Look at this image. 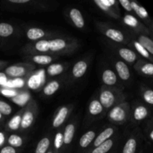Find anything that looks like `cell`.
<instances>
[{"label":"cell","instance_id":"6da1fadb","mask_svg":"<svg viewBox=\"0 0 153 153\" xmlns=\"http://www.w3.org/2000/svg\"><path fill=\"white\" fill-rule=\"evenodd\" d=\"M127 106H115L109 112V118L114 122H123L127 117Z\"/></svg>","mask_w":153,"mask_h":153},{"label":"cell","instance_id":"7a4b0ae2","mask_svg":"<svg viewBox=\"0 0 153 153\" xmlns=\"http://www.w3.org/2000/svg\"><path fill=\"white\" fill-rule=\"evenodd\" d=\"M150 109L149 108V106L142 104L137 105L133 111V119L135 122H141L147 119L148 117L150 115Z\"/></svg>","mask_w":153,"mask_h":153},{"label":"cell","instance_id":"3957f363","mask_svg":"<svg viewBox=\"0 0 153 153\" xmlns=\"http://www.w3.org/2000/svg\"><path fill=\"white\" fill-rule=\"evenodd\" d=\"M131 9H132V11H134V13H136V15H137L141 20H143V22H145L146 23H150L151 25V18L150 16H149L148 11L146 10V8H145L143 6L140 5L139 3H137V1H131Z\"/></svg>","mask_w":153,"mask_h":153},{"label":"cell","instance_id":"277c9868","mask_svg":"<svg viewBox=\"0 0 153 153\" xmlns=\"http://www.w3.org/2000/svg\"><path fill=\"white\" fill-rule=\"evenodd\" d=\"M137 71L143 76L153 79V63L144 60L139 61L136 65Z\"/></svg>","mask_w":153,"mask_h":153},{"label":"cell","instance_id":"5b68a950","mask_svg":"<svg viewBox=\"0 0 153 153\" xmlns=\"http://www.w3.org/2000/svg\"><path fill=\"white\" fill-rule=\"evenodd\" d=\"M100 102L103 108H109L111 107L115 102V96L113 93L108 90L102 91L100 96Z\"/></svg>","mask_w":153,"mask_h":153},{"label":"cell","instance_id":"8992f818","mask_svg":"<svg viewBox=\"0 0 153 153\" xmlns=\"http://www.w3.org/2000/svg\"><path fill=\"white\" fill-rule=\"evenodd\" d=\"M116 70L119 75L120 78L123 81H127L131 77V73H130L129 68L123 61H117L116 63Z\"/></svg>","mask_w":153,"mask_h":153},{"label":"cell","instance_id":"52a82bcc","mask_svg":"<svg viewBox=\"0 0 153 153\" xmlns=\"http://www.w3.org/2000/svg\"><path fill=\"white\" fill-rule=\"evenodd\" d=\"M119 55L124 61L129 64H132L137 61V53L128 48H121L119 50Z\"/></svg>","mask_w":153,"mask_h":153},{"label":"cell","instance_id":"ba28073f","mask_svg":"<svg viewBox=\"0 0 153 153\" xmlns=\"http://www.w3.org/2000/svg\"><path fill=\"white\" fill-rule=\"evenodd\" d=\"M4 73L6 76H8L10 77L19 78L23 76L26 73V70L22 66L13 65L6 68Z\"/></svg>","mask_w":153,"mask_h":153},{"label":"cell","instance_id":"9c48e42d","mask_svg":"<svg viewBox=\"0 0 153 153\" xmlns=\"http://www.w3.org/2000/svg\"><path fill=\"white\" fill-rule=\"evenodd\" d=\"M70 16L74 25L78 28H82L85 26V20L80 10L77 8H73L70 11Z\"/></svg>","mask_w":153,"mask_h":153},{"label":"cell","instance_id":"30bf717a","mask_svg":"<svg viewBox=\"0 0 153 153\" xmlns=\"http://www.w3.org/2000/svg\"><path fill=\"white\" fill-rule=\"evenodd\" d=\"M68 114V108L67 107H62L59 109L58 114L54 118V120L52 122V126L55 128H58L60 126L62 125L67 118Z\"/></svg>","mask_w":153,"mask_h":153},{"label":"cell","instance_id":"8fae6325","mask_svg":"<svg viewBox=\"0 0 153 153\" xmlns=\"http://www.w3.org/2000/svg\"><path fill=\"white\" fill-rule=\"evenodd\" d=\"M114 134V128H107L102 131V132L100 133L97 137H96L95 140H94V146L97 147L98 146H100V144H102V143H104L106 140H109L111 137Z\"/></svg>","mask_w":153,"mask_h":153},{"label":"cell","instance_id":"7c38bea8","mask_svg":"<svg viewBox=\"0 0 153 153\" xmlns=\"http://www.w3.org/2000/svg\"><path fill=\"white\" fill-rule=\"evenodd\" d=\"M88 69V64L85 61H78L73 68V75L75 78L79 79L85 74Z\"/></svg>","mask_w":153,"mask_h":153},{"label":"cell","instance_id":"4fadbf2b","mask_svg":"<svg viewBox=\"0 0 153 153\" xmlns=\"http://www.w3.org/2000/svg\"><path fill=\"white\" fill-rule=\"evenodd\" d=\"M138 146V140L136 137H131L127 140L123 149V153H136Z\"/></svg>","mask_w":153,"mask_h":153},{"label":"cell","instance_id":"5bb4252c","mask_svg":"<svg viewBox=\"0 0 153 153\" xmlns=\"http://www.w3.org/2000/svg\"><path fill=\"white\" fill-rule=\"evenodd\" d=\"M106 37L117 43H122L125 40L124 34L120 31L115 28H108L105 31Z\"/></svg>","mask_w":153,"mask_h":153},{"label":"cell","instance_id":"9a60e30c","mask_svg":"<svg viewBox=\"0 0 153 153\" xmlns=\"http://www.w3.org/2000/svg\"><path fill=\"white\" fill-rule=\"evenodd\" d=\"M132 43L136 52H137L140 56L143 57L144 59L148 60V61H150V62L153 63L152 55H151L149 53V52H148V51L146 50V49H145L138 41H137V40H133Z\"/></svg>","mask_w":153,"mask_h":153},{"label":"cell","instance_id":"2e32d148","mask_svg":"<svg viewBox=\"0 0 153 153\" xmlns=\"http://www.w3.org/2000/svg\"><path fill=\"white\" fill-rule=\"evenodd\" d=\"M117 76L111 70H105L102 73V81L106 85H114L116 84Z\"/></svg>","mask_w":153,"mask_h":153},{"label":"cell","instance_id":"e0dca14e","mask_svg":"<svg viewBox=\"0 0 153 153\" xmlns=\"http://www.w3.org/2000/svg\"><path fill=\"white\" fill-rule=\"evenodd\" d=\"M141 97L146 105L153 108V88L147 87L142 88Z\"/></svg>","mask_w":153,"mask_h":153},{"label":"cell","instance_id":"ac0fdd59","mask_svg":"<svg viewBox=\"0 0 153 153\" xmlns=\"http://www.w3.org/2000/svg\"><path fill=\"white\" fill-rule=\"evenodd\" d=\"M96 137V134L94 131H88L82 136L79 140V145L81 147L86 148L92 143Z\"/></svg>","mask_w":153,"mask_h":153},{"label":"cell","instance_id":"d6986e66","mask_svg":"<svg viewBox=\"0 0 153 153\" xmlns=\"http://www.w3.org/2000/svg\"><path fill=\"white\" fill-rule=\"evenodd\" d=\"M26 36L29 40H37L44 37L45 32L41 28H31L27 31Z\"/></svg>","mask_w":153,"mask_h":153},{"label":"cell","instance_id":"ffe728a7","mask_svg":"<svg viewBox=\"0 0 153 153\" xmlns=\"http://www.w3.org/2000/svg\"><path fill=\"white\" fill-rule=\"evenodd\" d=\"M49 46L50 51L58 52L64 49L67 46V43L65 40L62 39H55V40H49Z\"/></svg>","mask_w":153,"mask_h":153},{"label":"cell","instance_id":"44dd1931","mask_svg":"<svg viewBox=\"0 0 153 153\" xmlns=\"http://www.w3.org/2000/svg\"><path fill=\"white\" fill-rule=\"evenodd\" d=\"M75 126L73 124H69L66 126L64 129V143L70 144L73 140L75 134Z\"/></svg>","mask_w":153,"mask_h":153},{"label":"cell","instance_id":"7402d4cb","mask_svg":"<svg viewBox=\"0 0 153 153\" xmlns=\"http://www.w3.org/2000/svg\"><path fill=\"white\" fill-rule=\"evenodd\" d=\"M34 121V114L31 111H26L22 117L20 126L24 129L29 128Z\"/></svg>","mask_w":153,"mask_h":153},{"label":"cell","instance_id":"603a6c76","mask_svg":"<svg viewBox=\"0 0 153 153\" xmlns=\"http://www.w3.org/2000/svg\"><path fill=\"white\" fill-rule=\"evenodd\" d=\"M114 144L113 140L109 139L106 140L104 143L100 144L97 147H96L94 150L92 151V153H107L112 148Z\"/></svg>","mask_w":153,"mask_h":153},{"label":"cell","instance_id":"cb8c5ba5","mask_svg":"<svg viewBox=\"0 0 153 153\" xmlns=\"http://www.w3.org/2000/svg\"><path fill=\"white\" fill-rule=\"evenodd\" d=\"M60 85L57 81H52L45 86L43 88V93L46 96H52L59 89Z\"/></svg>","mask_w":153,"mask_h":153},{"label":"cell","instance_id":"d4e9b609","mask_svg":"<svg viewBox=\"0 0 153 153\" xmlns=\"http://www.w3.org/2000/svg\"><path fill=\"white\" fill-rule=\"evenodd\" d=\"M89 112L91 115H98L102 113L103 110V107L99 100H94L90 103Z\"/></svg>","mask_w":153,"mask_h":153},{"label":"cell","instance_id":"484cf974","mask_svg":"<svg viewBox=\"0 0 153 153\" xmlns=\"http://www.w3.org/2000/svg\"><path fill=\"white\" fill-rule=\"evenodd\" d=\"M50 145V140L48 137H43L38 142L35 153H46Z\"/></svg>","mask_w":153,"mask_h":153},{"label":"cell","instance_id":"4316f807","mask_svg":"<svg viewBox=\"0 0 153 153\" xmlns=\"http://www.w3.org/2000/svg\"><path fill=\"white\" fill-rule=\"evenodd\" d=\"M13 33V28L10 24L6 22L0 23V37H7Z\"/></svg>","mask_w":153,"mask_h":153},{"label":"cell","instance_id":"83f0119b","mask_svg":"<svg viewBox=\"0 0 153 153\" xmlns=\"http://www.w3.org/2000/svg\"><path fill=\"white\" fill-rule=\"evenodd\" d=\"M32 61L34 63L40 65H47L50 64L52 61V58L49 55H34L32 58Z\"/></svg>","mask_w":153,"mask_h":153},{"label":"cell","instance_id":"f1b7e54d","mask_svg":"<svg viewBox=\"0 0 153 153\" xmlns=\"http://www.w3.org/2000/svg\"><path fill=\"white\" fill-rule=\"evenodd\" d=\"M64 71V67L61 64H52L47 68V73L51 76H58Z\"/></svg>","mask_w":153,"mask_h":153},{"label":"cell","instance_id":"f546056e","mask_svg":"<svg viewBox=\"0 0 153 153\" xmlns=\"http://www.w3.org/2000/svg\"><path fill=\"white\" fill-rule=\"evenodd\" d=\"M7 143L12 147H20L23 143L22 137L17 134H10L7 139Z\"/></svg>","mask_w":153,"mask_h":153},{"label":"cell","instance_id":"4dcf8cb0","mask_svg":"<svg viewBox=\"0 0 153 153\" xmlns=\"http://www.w3.org/2000/svg\"><path fill=\"white\" fill-rule=\"evenodd\" d=\"M21 120H22V117L20 115H16L13 117L8 122V125H7L8 128L13 131L18 129L21 125Z\"/></svg>","mask_w":153,"mask_h":153},{"label":"cell","instance_id":"1f68e13d","mask_svg":"<svg viewBox=\"0 0 153 153\" xmlns=\"http://www.w3.org/2000/svg\"><path fill=\"white\" fill-rule=\"evenodd\" d=\"M35 49L38 52H46L49 51V40H40L35 43Z\"/></svg>","mask_w":153,"mask_h":153},{"label":"cell","instance_id":"d6a6232c","mask_svg":"<svg viewBox=\"0 0 153 153\" xmlns=\"http://www.w3.org/2000/svg\"><path fill=\"white\" fill-rule=\"evenodd\" d=\"M12 108L8 103L5 102L4 101L0 100V114L1 115L8 116L11 114Z\"/></svg>","mask_w":153,"mask_h":153},{"label":"cell","instance_id":"836d02e7","mask_svg":"<svg viewBox=\"0 0 153 153\" xmlns=\"http://www.w3.org/2000/svg\"><path fill=\"white\" fill-rule=\"evenodd\" d=\"M64 144V134L61 132L57 133L54 140V146L57 149H59Z\"/></svg>","mask_w":153,"mask_h":153},{"label":"cell","instance_id":"e575fe53","mask_svg":"<svg viewBox=\"0 0 153 153\" xmlns=\"http://www.w3.org/2000/svg\"><path fill=\"white\" fill-rule=\"evenodd\" d=\"M40 84V79L38 76H33L30 78L29 81L28 82V85L31 89H36L39 87Z\"/></svg>","mask_w":153,"mask_h":153},{"label":"cell","instance_id":"d590c367","mask_svg":"<svg viewBox=\"0 0 153 153\" xmlns=\"http://www.w3.org/2000/svg\"><path fill=\"white\" fill-rule=\"evenodd\" d=\"M1 94L3 96L9 98H14L16 97V92L13 89H9V88H3L1 90Z\"/></svg>","mask_w":153,"mask_h":153},{"label":"cell","instance_id":"8d00e7d4","mask_svg":"<svg viewBox=\"0 0 153 153\" xmlns=\"http://www.w3.org/2000/svg\"><path fill=\"white\" fill-rule=\"evenodd\" d=\"M119 3L122 5V7L126 10H127L128 12L132 11V9H131V1H128V0H120Z\"/></svg>","mask_w":153,"mask_h":153},{"label":"cell","instance_id":"74e56055","mask_svg":"<svg viewBox=\"0 0 153 153\" xmlns=\"http://www.w3.org/2000/svg\"><path fill=\"white\" fill-rule=\"evenodd\" d=\"M0 153H16V149L10 146H7L3 147L0 151Z\"/></svg>","mask_w":153,"mask_h":153},{"label":"cell","instance_id":"f35d334b","mask_svg":"<svg viewBox=\"0 0 153 153\" xmlns=\"http://www.w3.org/2000/svg\"><path fill=\"white\" fill-rule=\"evenodd\" d=\"M101 2L109 9L116 4V1L115 0H101Z\"/></svg>","mask_w":153,"mask_h":153},{"label":"cell","instance_id":"ab89813d","mask_svg":"<svg viewBox=\"0 0 153 153\" xmlns=\"http://www.w3.org/2000/svg\"><path fill=\"white\" fill-rule=\"evenodd\" d=\"M7 82V79L5 73H0V85H6Z\"/></svg>","mask_w":153,"mask_h":153},{"label":"cell","instance_id":"60d3db41","mask_svg":"<svg viewBox=\"0 0 153 153\" xmlns=\"http://www.w3.org/2000/svg\"><path fill=\"white\" fill-rule=\"evenodd\" d=\"M147 136H148V138L149 139V140L152 141L153 143V126L151 123H150V125H149V129H148L147 131Z\"/></svg>","mask_w":153,"mask_h":153},{"label":"cell","instance_id":"b9f144b4","mask_svg":"<svg viewBox=\"0 0 153 153\" xmlns=\"http://www.w3.org/2000/svg\"><path fill=\"white\" fill-rule=\"evenodd\" d=\"M11 83L13 84L12 85V87H17V88H20L22 85H23V82L22 80H20L19 79H16V80L11 82Z\"/></svg>","mask_w":153,"mask_h":153},{"label":"cell","instance_id":"7bdbcfd3","mask_svg":"<svg viewBox=\"0 0 153 153\" xmlns=\"http://www.w3.org/2000/svg\"><path fill=\"white\" fill-rule=\"evenodd\" d=\"M29 1V0H9V2L13 3V4H25Z\"/></svg>","mask_w":153,"mask_h":153},{"label":"cell","instance_id":"ee69618b","mask_svg":"<svg viewBox=\"0 0 153 153\" xmlns=\"http://www.w3.org/2000/svg\"><path fill=\"white\" fill-rule=\"evenodd\" d=\"M5 141V136L2 131H0V146H3Z\"/></svg>","mask_w":153,"mask_h":153},{"label":"cell","instance_id":"f6af8a7d","mask_svg":"<svg viewBox=\"0 0 153 153\" xmlns=\"http://www.w3.org/2000/svg\"><path fill=\"white\" fill-rule=\"evenodd\" d=\"M151 31H152V36L151 37L153 39V21L152 22H151Z\"/></svg>","mask_w":153,"mask_h":153},{"label":"cell","instance_id":"bcb514c9","mask_svg":"<svg viewBox=\"0 0 153 153\" xmlns=\"http://www.w3.org/2000/svg\"><path fill=\"white\" fill-rule=\"evenodd\" d=\"M151 123H152V126H153V118H152V120H151Z\"/></svg>","mask_w":153,"mask_h":153},{"label":"cell","instance_id":"7dc6e473","mask_svg":"<svg viewBox=\"0 0 153 153\" xmlns=\"http://www.w3.org/2000/svg\"><path fill=\"white\" fill-rule=\"evenodd\" d=\"M1 117H2V115H1V114H0V120H1Z\"/></svg>","mask_w":153,"mask_h":153},{"label":"cell","instance_id":"c3c4849f","mask_svg":"<svg viewBox=\"0 0 153 153\" xmlns=\"http://www.w3.org/2000/svg\"><path fill=\"white\" fill-rule=\"evenodd\" d=\"M47 153H52V152H47Z\"/></svg>","mask_w":153,"mask_h":153}]
</instances>
